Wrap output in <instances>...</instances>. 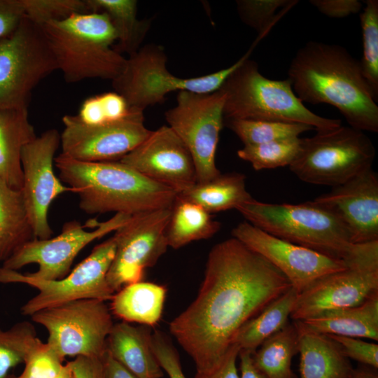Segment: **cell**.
<instances>
[{"mask_svg":"<svg viewBox=\"0 0 378 378\" xmlns=\"http://www.w3.org/2000/svg\"><path fill=\"white\" fill-rule=\"evenodd\" d=\"M262 256L232 237L210 251L195 300L169 323V330L193 360L196 374L221 363L239 328L291 288Z\"/></svg>","mask_w":378,"mask_h":378,"instance_id":"obj_1","label":"cell"},{"mask_svg":"<svg viewBox=\"0 0 378 378\" xmlns=\"http://www.w3.org/2000/svg\"><path fill=\"white\" fill-rule=\"evenodd\" d=\"M288 79L296 96L312 104L340 111L349 126L378 132V106L363 76L360 61L344 47L309 41L291 60Z\"/></svg>","mask_w":378,"mask_h":378,"instance_id":"obj_2","label":"cell"},{"mask_svg":"<svg viewBox=\"0 0 378 378\" xmlns=\"http://www.w3.org/2000/svg\"><path fill=\"white\" fill-rule=\"evenodd\" d=\"M59 179L79 197L87 214L134 215L172 207L177 193L144 176L120 161L81 162L59 154L55 158Z\"/></svg>","mask_w":378,"mask_h":378,"instance_id":"obj_3","label":"cell"},{"mask_svg":"<svg viewBox=\"0 0 378 378\" xmlns=\"http://www.w3.org/2000/svg\"><path fill=\"white\" fill-rule=\"evenodd\" d=\"M236 210L247 222L274 236L344 260L346 265L378 251V241L353 244L340 223L311 200L293 204L251 198Z\"/></svg>","mask_w":378,"mask_h":378,"instance_id":"obj_4","label":"cell"},{"mask_svg":"<svg viewBox=\"0 0 378 378\" xmlns=\"http://www.w3.org/2000/svg\"><path fill=\"white\" fill-rule=\"evenodd\" d=\"M66 83L115 79L126 59L112 45L115 30L104 12L76 13L40 25Z\"/></svg>","mask_w":378,"mask_h":378,"instance_id":"obj_5","label":"cell"},{"mask_svg":"<svg viewBox=\"0 0 378 378\" xmlns=\"http://www.w3.org/2000/svg\"><path fill=\"white\" fill-rule=\"evenodd\" d=\"M225 95L224 120H253L303 123L317 132L342 125L340 119L317 115L295 94L290 80H272L248 57L226 78L218 89Z\"/></svg>","mask_w":378,"mask_h":378,"instance_id":"obj_6","label":"cell"},{"mask_svg":"<svg viewBox=\"0 0 378 378\" xmlns=\"http://www.w3.org/2000/svg\"><path fill=\"white\" fill-rule=\"evenodd\" d=\"M253 47L230 66L195 78H179L167 68V57L162 47L147 44L126 59L121 74L112 86L130 108L144 111L150 106L162 103L167 94L189 91L205 94L219 89L226 78L251 54Z\"/></svg>","mask_w":378,"mask_h":378,"instance_id":"obj_7","label":"cell"},{"mask_svg":"<svg viewBox=\"0 0 378 378\" xmlns=\"http://www.w3.org/2000/svg\"><path fill=\"white\" fill-rule=\"evenodd\" d=\"M375 153L372 141L364 132L341 125L301 139L289 169L306 183L332 188L372 167Z\"/></svg>","mask_w":378,"mask_h":378,"instance_id":"obj_8","label":"cell"},{"mask_svg":"<svg viewBox=\"0 0 378 378\" xmlns=\"http://www.w3.org/2000/svg\"><path fill=\"white\" fill-rule=\"evenodd\" d=\"M58 70L41 27L25 15L0 40V108H27L36 85Z\"/></svg>","mask_w":378,"mask_h":378,"instance_id":"obj_9","label":"cell"},{"mask_svg":"<svg viewBox=\"0 0 378 378\" xmlns=\"http://www.w3.org/2000/svg\"><path fill=\"white\" fill-rule=\"evenodd\" d=\"M30 316L46 329V343L62 359L104 357L107 338L114 324L105 301L74 300L41 309Z\"/></svg>","mask_w":378,"mask_h":378,"instance_id":"obj_10","label":"cell"},{"mask_svg":"<svg viewBox=\"0 0 378 378\" xmlns=\"http://www.w3.org/2000/svg\"><path fill=\"white\" fill-rule=\"evenodd\" d=\"M115 252L113 237L96 246L90 254L61 279L41 280L0 267V284L21 283L38 290L22 307L21 312H35L68 302L83 299L111 300L115 293L106 276Z\"/></svg>","mask_w":378,"mask_h":378,"instance_id":"obj_11","label":"cell"},{"mask_svg":"<svg viewBox=\"0 0 378 378\" xmlns=\"http://www.w3.org/2000/svg\"><path fill=\"white\" fill-rule=\"evenodd\" d=\"M225 95L219 90L205 94L180 91L176 104L165 112L167 125L189 150L197 183L210 181L220 172L216 164L220 132L224 126Z\"/></svg>","mask_w":378,"mask_h":378,"instance_id":"obj_12","label":"cell"},{"mask_svg":"<svg viewBox=\"0 0 378 378\" xmlns=\"http://www.w3.org/2000/svg\"><path fill=\"white\" fill-rule=\"evenodd\" d=\"M171 208L132 215L115 231V252L106 279L115 293L127 285L142 281L167 250V228Z\"/></svg>","mask_w":378,"mask_h":378,"instance_id":"obj_13","label":"cell"},{"mask_svg":"<svg viewBox=\"0 0 378 378\" xmlns=\"http://www.w3.org/2000/svg\"><path fill=\"white\" fill-rule=\"evenodd\" d=\"M62 121L61 154L81 162L119 161L151 132L144 111L134 108L122 120L102 125L85 124L77 115H65Z\"/></svg>","mask_w":378,"mask_h":378,"instance_id":"obj_14","label":"cell"},{"mask_svg":"<svg viewBox=\"0 0 378 378\" xmlns=\"http://www.w3.org/2000/svg\"><path fill=\"white\" fill-rule=\"evenodd\" d=\"M132 215L118 213L110 219L97 222V228L85 230L78 221H68L63 225L61 233L53 238H34L21 246L10 258L3 262L4 268L18 270L24 266L36 263L37 271L25 273L41 280L61 279L70 271L79 252L90 242L115 232L124 225Z\"/></svg>","mask_w":378,"mask_h":378,"instance_id":"obj_15","label":"cell"},{"mask_svg":"<svg viewBox=\"0 0 378 378\" xmlns=\"http://www.w3.org/2000/svg\"><path fill=\"white\" fill-rule=\"evenodd\" d=\"M60 145V134L50 129L36 136L22 150L23 185L21 189L28 218L35 238L51 237L48 210L59 195L71 189L54 173L55 155Z\"/></svg>","mask_w":378,"mask_h":378,"instance_id":"obj_16","label":"cell"},{"mask_svg":"<svg viewBox=\"0 0 378 378\" xmlns=\"http://www.w3.org/2000/svg\"><path fill=\"white\" fill-rule=\"evenodd\" d=\"M231 234L274 265L298 293L318 279L348 267L344 260L280 239L246 220L236 225Z\"/></svg>","mask_w":378,"mask_h":378,"instance_id":"obj_17","label":"cell"},{"mask_svg":"<svg viewBox=\"0 0 378 378\" xmlns=\"http://www.w3.org/2000/svg\"><path fill=\"white\" fill-rule=\"evenodd\" d=\"M378 293V260L356 262L326 275L298 294L290 317L304 321L358 305Z\"/></svg>","mask_w":378,"mask_h":378,"instance_id":"obj_18","label":"cell"},{"mask_svg":"<svg viewBox=\"0 0 378 378\" xmlns=\"http://www.w3.org/2000/svg\"><path fill=\"white\" fill-rule=\"evenodd\" d=\"M119 161L177 194L197 183L192 158L181 139L168 125L151 131L139 145Z\"/></svg>","mask_w":378,"mask_h":378,"instance_id":"obj_19","label":"cell"},{"mask_svg":"<svg viewBox=\"0 0 378 378\" xmlns=\"http://www.w3.org/2000/svg\"><path fill=\"white\" fill-rule=\"evenodd\" d=\"M311 202L332 214L353 244L378 241V176L372 167Z\"/></svg>","mask_w":378,"mask_h":378,"instance_id":"obj_20","label":"cell"},{"mask_svg":"<svg viewBox=\"0 0 378 378\" xmlns=\"http://www.w3.org/2000/svg\"><path fill=\"white\" fill-rule=\"evenodd\" d=\"M151 334L148 326L125 321L113 324L106 350L138 378H161L164 373L151 348Z\"/></svg>","mask_w":378,"mask_h":378,"instance_id":"obj_21","label":"cell"},{"mask_svg":"<svg viewBox=\"0 0 378 378\" xmlns=\"http://www.w3.org/2000/svg\"><path fill=\"white\" fill-rule=\"evenodd\" d=\"M298 334L300 378H348L353 368L335 340L302 328L294 321Z\"/></svg>","mask_w":378,"mask_h":378,"instance_id":"obj_22","label":"cell"},{"mask_svg":"<svg viewBox=\"0 0 378 378\" xmlns=\"http://www.w3.org/2000/svg\"><path fill=\"white\" fill-rule=\"evenodd\" d=\"M295 321L304 329L320 334L378 341V293L358 305Z\"/></svg>","mask_w":378,"mask_h":378,"instance_id":"obj_23","label":"cell"},{"mask_svg":"<svg viewBox=\"0 0 378 378\" xmlns=\"http://www.w3.org/2000/svg\"><path fill=\"white\" fill-rule=\"evenodd\" d=\"M36 136L27 108H0V178L15 190L23 185L22 148Z\"/></svg>","mask_w":378,"mask_h":378,"instance_id":"obj_24","label":"cell"},{"mask_svg":"<svg viewBox=\"0 0 378 378\" xmlns=\"http://www.w3.org/2000/svg\"><path fill=\"white\" fill-rule=\"evenodd\" d=\"M167 292L164 286L155 283H133L113 295L110 310L123 321L154 326L162 317Z\"/></svg>","mask_w":378,"mask_h":378,"instance_id":"obj_25","label":"cell"},{"mask_svg":"<svg viewBox=\"0 0 378 378\" xmlns=\"http://www.w3.org/2000/svg\"><path fill=\"white\" fill-rule=\"evenodd\" d=\"M177 197L197 204L211 214L236 209L253 198L246 190L245 175L238 172L220 173L210 181L196 183Z\"/></svg>","mask_w":378,"mask_h":378,"instance_id":"obj_26","label":"cell"},{"mask_svg":"<svg viewBox=\"0 0 378 378\" xmlns=\"http://www.w3.org/2000/svg\"><path fill=\"white\" fill-rule=\"evenodd\" d=\"M34 238L21 190L10 188L0 178V262Z\"/></svg>","mask_w":378,"mask_h":378,"instance_id":"obj_27","label":"cell"},{"mask_svg":"<svg viewBox=\"0 0 378 378\" xmlns=\"http://www.w3.org/2000/svg\"><path fill=\"white\" fill-rule=\"evenodd\" d=\"M298 294L291 287L272 302L239 328L232 344H237L240 350L254 353L267 339L288 323Z\"/></svg>","mask_w":378,"mask_h":378,"instance_id":"obj_28","label":"cell"},{"mask_svg":"<svg viewBox=\"0 0 378 378\" xmlns=\"http://www.w3.org/2000/svg\"><path fill=\"white\" fill-rule=\"evenodd\" d=\"M220 225L203 208L176 195L167 228L168 246L178 249L192 241L209 239Z\"/></svg>","mask_w":378,"mask_h":378,"instance_id":"obj_29","label":"cell"},{"mask_svg":"<svg viewBox=\"0 0 378 378\" xmlns=\"http://www.w3.org/2000/svg\"><path fill=\"white\" fill-rule=\"evenodd\" d=\"M92 12H104L111 20L117 35L118 52L129 55L139 49L150 26L149 20L136 17L137 1L135 0H88Z\"/></svg>","mask_w":378,"mask_h":378,"instance_id":"obj_30","label":"cell"},{"mask_svg":"<svg viewBox=\"0 0 378 378\" xmlns=\"http://www.w3.org/2000/svg\"><path fill=\"white\" fill-rule=\"evenodd\" d=\"M298 340L296 326L288 323L252 354L255 366L267 378H297L291 360L298 353Z\"/></svg>","mask_w":378,"mask_h":378,"instance_id":"obj_31","label":"cell"},{"mask_svg":"<svg viewBox=\"0 0 378 378\" xmlns=\"http://www.w3.org/2000/svg\"><path fill=\"white\" fill-rule=\"evenodd\" d=\"M223 125L239 137L244 146L296 139L314 129L303 123L253 120H224Z\"/></svg>","mask_w":378,"mask_h":378,"instance_id":"obj_32","label":"cell"},{"mask_svg":"<svg viewBox=\"0 0 378 378\" xmlns=\"http://www.w3.org/2000/svg\"><path fill=\"white\" fill-rule=\"evenodd\" d=\"M40 341L28 321L17 323L8 330L0 328V378H7L11 368L24 363Z\"/></svg>","mask_w":378,"mask_h":378,"instance_id":"obj_33","label":"cell"},{"mask_svg":"<svg viewBox=\"0 0 378 378\" xmlns=\"http://www.w3.org/2000/svg\"><path fill=\"white\" fill-rule=\"evenodd\" d=\"M360 22L363 38L362 73L372 97L378 102V1L366 0Z\"/></svg>","mask_w":378,"mask_h":378,"instance_id":"obj_34","label":"cell"},{"mask_svg":"<svg viewBox=\"0 0 378 378\" xmlns=\"http://www.w3.org/2000/svg\"><path fill=\"white\" fill-rule=\"evenodd\" d=\"M301 138L275 141L256 145H245L237 156L257 171L288 166L300 150Z\"/></svg>","mask_w":378,"mask_h":378,"instance_id":"obj_35","label":"cell"},{"mask_svg":"<svg viewBox=\"0 0 378 378\" xmlns=\"http://www.w3.org/2000/svg\"><path fill=\"white\" fill-rule=\"evenodd\" d=\"M130 111L125 99L114 91L88 97L77 115L85 124L102 125L122 120Z\"/></svg>","mask_w":378,"mask_h":378,"instance_id":"obj_36","label":"cell"},{"mask_svg":"<svg viewBox=\"0 0 378 378\" xmlns=\"http://www.w3.org/2000/svg\"><path fill=\"white\" fill-rule=\"evenodd\" d=\"M297 2L288 0H237L236 4L241 20L254 29L258 36H265L281 15L276 14V11Z\"/></svg>","mask_w":378,"mask_h":378,"instance_id":"obj_37","label":"cell"},{"mask_svg":"<svg viewBox=\"0 0 378 378\" xmlns=\"http://www.w3.org/2000/svg\"><path fill=\"white\" fill-rule=\"evenodd\" d=\"M24 15L41 25L64 20L74 14L92 12L88 0H21Z\"/></svg>","mask_w":378,"mask_h":378,"instance_id":"obj_38","label":"cell"},{"mask_svg":"<svg viewBox=\"0 0 378 378\" xmlns=\"http://www.w3.org/2000/svg\"><path fill=\"white\" fill-rule=\"evenodd\" d=\"M63 361L47 343L40 341L24 363L21 374L15 378H56L64 367Z\"/></svg>","mask_w":378,"mask_h":378,"instance_id":"obj_39","label":"cell"},{"mask_svg":"<svg viewBox=\"0 0 378 378\" xmlns=\"http://www.w3.org/2000/svg\"><path fill=\"white\" fill-rule=\"evenodd\" d=\"M151 348L162 370L169 378H186L178 353L170 339L162 331L156 330L151 334Z\"/></svg>","mask_w":378,"mask_h":378,"instance_id":"obj_40","label":"cell"},{"mask_svg":"<svg viewBox=\"0 0 378 378\" xmlns=\"http://www.w3.org/2000/svg\"><path fill=\"white\" fill-rule=\"evenodd\" d=\"M327 335L338 343L346 358H352L374 369L378 368V344L364 342L358 338Z\"/></svg>","mask_w":378,"mask_h":378,"instance_id":"obj_41","label":"cell"},{"mask_svg":"<svg viewBox=\"0 0 378 378\" xmlns=\"http://www.w3.org/2000/svg\"><path fill=\"white\" fill-rule=\"evenodd\" d=\"M322 14L333 18H342L359 13L363 7L358 0H310Z\"/></svg>","mask_w":378,"mask_h":378,"instance_id":"obj_42","label":"cell"},{"mask_svg":"<svg viewBox=\"0 0 378 378\" xmlns=\"http://www.w3.org/2000/svg\"><path fill=\"white\" fill-rule=\"evenodd\" d=\"M24 15L21 0H0V40L13 33Z\"/></svg>","mask_w":378,"mask_h":378,"instance_id":"obj_43","label":"cell"},{"mask_svg":"<svg viewBox=\"0 0 378 378\" xmlns=\"http://www.w3.org/2000/svg\"><path fill=\"white\" fill-rule=\"evenodd\" d=\"M104 358L78 356L69 361L74 378H105Z\"/></svg>","mask_w":378,"mask_h":378,"instance_id":"obj_44","label":"cell"},{"mask_svg":"<svg viewBox=\"0 0 378 378\" xmlns=\"http://www.w3.org/2000/svg\"><path fill=\"white\" fill-rule=\"evenodd\" d=\"M239 351V347L233 344L220 365L213 372L208 374H196L195 378H240L236 366Z\"/></svg>","mask_w":378,"mask_h":378,"instance_id":"obj_45","label":"cell"},{"mask_svg":"<svg viewBox=\"0 0 378 378\" xmlns=\"http://www.w3.org/2000/svg\"><path fill=\"white\" fill-rule=\"evenodd\" d=\"M105 378H138L107 351L104 358Z\"/></svg>","mask_w":378,"mask_h":378,"instance_id":"obj_46","label":"cell"},{"mask_svg":"<svg viewBox=\"0 0 378 378\" xmlns=\"http://www.w3.org/2000/svg\"><path fill=\"white\" fill-rule=\"evenodd\" d=\"M252 354L246 350H240L239 352L240 378H267L255 366Z\"/></svg>","mask_w":378,"mask_h":378,"instance_id":"obj_47","label":"cell"},{"mask_svg":"<svg viewBox=\"0 0 378 378\" xmlns=\"http://www.w3.org/2000/svg\"><path fill=\"white\" fill-rule=\"evenodd\" d=\"M375 370L366 365L353 369L348 378H378V374L375 372Z\"/></svg>","mask_w":378,"mask_h":378,"instance_id":"obj_48","label":"cell"},{"mask_svg":"<svg viewBox=\"0 0 378 378\" xmlns=\"http://www.w3.org/2000/svg\"><path fill=\"white\" fill-rule=\"evenodd\" d=\"M56 378H74V374L69 362L64 365L62 371Z\"/></svg>","mask_w":378,"mask_h":378,"instance_id":"obj_49","label":"cell"},{"mask_svg":"<svg viewBox=\"0 0 378 378\" xmlns=\"http://www.w3.org/2000/svg\"><path fill=\"white\" fill-rule=\"evenodd\" d=\"M7 378H15V376L9 374Z\"/></svg>","mask_w":378,"mask_h":378,"instance_id":"obj_50","label":"cell"}]
</instances>
